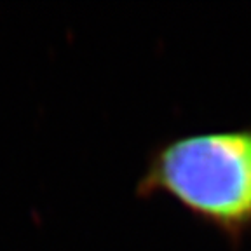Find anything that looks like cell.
<instances>
[{"instance_id": "obj_1", "label": "cell", "mask_w": 251, "mask_h": 251, "mask_svg": "<svg viewBox=\"0 0 251 251\" xmlns=\"http://www.w3.org/2000/svg\"><path fill=\"white\" fill-rule=\"evenodd\" d=\"M141 197L166 196L237 244L251 230V127L185 134L150 152Z\"/></svg>"}]
</instances>
